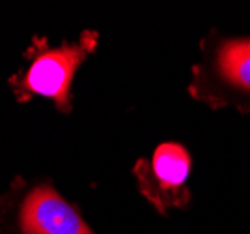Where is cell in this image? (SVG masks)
<instances>
[{"instance_id":"obj_1","label":"cell","mask_w":250,"mask_h":234,"mask_svg":"<svg viewBox=\"0 0 250 234\" xmlns=\"http://www.w3.org/2000/svg\"><path fill=\"white\" fill-rule=\"evenodd\" d=\"M99 42L97 32H83L75 43L49 47L42 36L32 38L24 51L26 66L8 79V86L17 101H28L40 96L54 101L60 113L71 111V83L88 54L94 53Z\"/></svg>"},{"instance_id":"obj_2","label":"cell","mask_w":250,"mask_h":234,"mask_svg":"<svg viewBox=\"0 0 250 234\" xmlns=\"http://www.w3.org/2000/svg\"><path fill=\"white\" fill-rule=\"evenodd\" d=\"M0 234H94L83 215L49 182L21 176L0 193Z\"/></svg>"},{"instance_id":"obj_3","label":"cell","mask_w":250,"mask_h":234,"mask_svg":"<svg viewBox=\"0 0 250 234\" xmlns=\"http://www.w3.org/2000/svg\"><path fill=\"white\" fill-rule=\"evenodd\" d=\"M190 170V156L181 144L165 142L153 152L151 160H138L135 176L138 189L161 213L181 208L188 202L185 182Z\"/></svg>"},{"instance_id":"obj_4","label":"cell","mask_w":250,"mask_h":234,"mask_svg":"<svg viewBox=\"0 0 250 234\" xmlns=\"http://www.w3.org/2000/svg\"><path fill=\"white\" fill-rule=\"evenodd\" d=\"M213 73L222 85L250 92V40L222 43L217 49Z\"/></svg>"}]
</instances>
